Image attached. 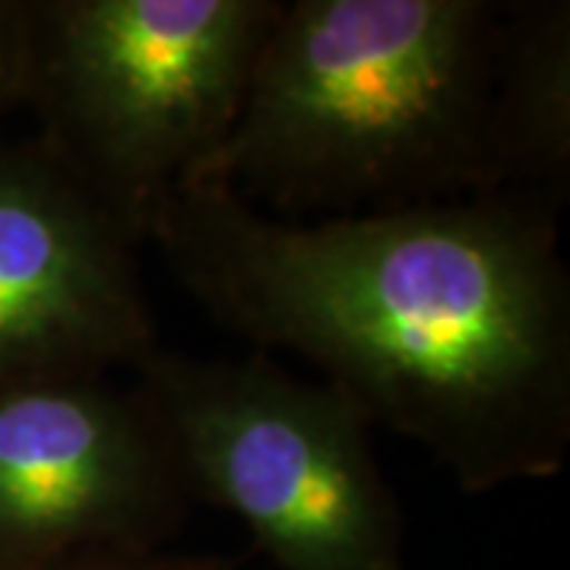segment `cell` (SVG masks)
Wrapping results in <instances>:
<instances>
[{"instance_id": "obj_2", "label": "cell", "mask_w": 570, "mask_h": 570, "mask_svg": "<svg viewBox=\"0 0 570 570\" xmlns=\"http://www.w3.org/2000/svg\"><path fill=\"white\" fill-rule=\"evenodd\" d=\"M501 0H283L194 181L279 219L494 194Z\"/></svg>"}, {"instance_id": "obj_4", "label": "cell", "mask_w": 570, "mask_h": 570, "mask_svg": "<svg viewBox=\"0 0 570 570\" xmlns=\"http://www.w3.org/2000/svg\"><path fill=\"white\" fill-rule=\"evenodd\" d=\"M130 377L194 504L232 513L273 568L406 570V513L346 393L266 352L200 358L159 346Z\"/></svg>"}, {"instance_id": "obj_5", "label": "cell", "mask_w": 570, "mask_h": 570, "mask_svg": "<svg viewBox=\"0 0 570 570\" xmlns=\"http://www.w3.org/2000/svg\"><path fill=\"white\" fill-rule=\"evenodd\" d=\"M194 510L137 384H0V568L171 549Z\"/></svg>"}, {"instance_id": "obj_8", "label": "cell", "mask_w": 570, "mask_h": 570, "mask_svg": "<svg viewBox=\"0 0 570 570\" xmlns=\"http://www.w3.org/2000/svg\"><path fill=\"white\" fill-rule=\"evenodd\" d=\"M32 58V0H0V121L26 105Z\"/></svg>"}, {"instance_id": "obj_7", "label": "cell", "mask_w": 570, "mask_h": 570, "mask_svg": "<svg viewBox=\"0 0 570 570\" xmlns=\"http://www.w3.org/2000/svg\"><path fill=\"white\" fill-rule=\"evenodd\" d=\"M498 187L554 209L570 190V3H501L491 86Z\"/></svg>"}, {"instance_id": "obj_9", "label": "cell", "mask_w": 570, "mask_h": 570, "mask_svg": "<svg viewBox=\"0 0 570 570\" xmlns=\"http://www.w3.org/2000/svg\"><path fill=\"white\" fill-rule=\"evenodd\" d=\"M0 570H238V558L228 554H200V551H149V554H92L39 568H0Z\"/></svg>"}, {"instance_id": "obj_6", "label": "cell", "mask_w": 570, "mask_h": 570, "mask_svg": "<svg viewBox=\"0 0 570 570\" xmlns=\"http://www.w3.org/2000/svg\"><path fill=\"white\" fill-rule=\"evenodd\" d=\"M137 247L39 137L0 142V384L134 374L163 346Z\"/></svg>"}, {"instance_id": "obj_3", "label": "cell", "mask_w": 570, "mask_h": 570, "mask_svg": "<svg viewBox=\"0 0 570 570\" xmlns=\"http://www.w3.org/2000/svg\"><path fill=\"white\" fill-rule=\"evenodd\" d=\"M283 0H32L39 137L140 242L235 127Z\"/></svg>"}, {"instance_id": "obj_1", "label": "cell", "mask_w": 570, "mask_h": 570, "mask_svg": "<svg viewBox=\"0 0 570 570\" xmlns=\"http://www.w3.org/2000/svg\"><path fill=\"white\" fill-rule=\"evenodd\" d=\"M146 242L216 324L321 367L466 494L568 466L570 273L546 200L279 219L190 181L153 209Z\"/></svg>"}]
</instances>
